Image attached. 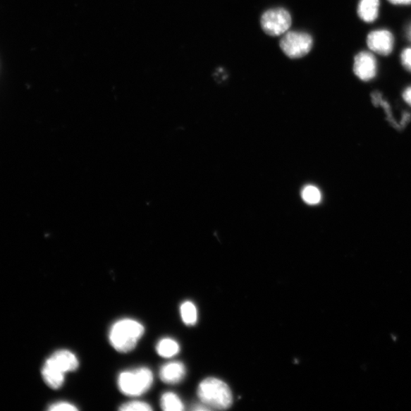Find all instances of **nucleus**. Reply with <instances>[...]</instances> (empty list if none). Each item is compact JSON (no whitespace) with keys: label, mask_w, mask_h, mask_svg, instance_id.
Masks as SVG:
<instances>
[{"label":"nucleus","mask_w":411,"mask_h":411,"mask_svg":"<svg viewBox=\"0 0 411 411\" xmlns=\"http://www.w3.org/2000/svg\"><path fill=\"white\" fill-rule=\"evenodd\" d=\"M400 62L404 68L411 73V47H408L401 52Z\"/></svg>","instance_id":"19"},{"label":"nucleus","mask_w":411,"mask_h":411,"mask_svg":"<svg viewBox=\"0 0 411 411\" xmlns=\"http://www.w3.org/2000/svg\"><path fill=\"white\" fill-rule=\"evenodd\" d=\"M180 351L178 343L171 338L160 340L157 345L158 355L164 358H171L178 355Z\"/></svg>","instance_id":"12"},{"label":"nucleus","mask_w":411,"mask_h":411,"mask_svg":"<svg viewBox=\"0 0 411 411\" xmlns=\"http://www.w3.org/2000/svg\"><path fill=\"white\" fill-rule=\"evenodd\" d=\"M407 37L408 40L411 42V24L407 28Z\"/></svg>","instance_id":"22"},{"label":"nucleus","mask_w":411,"mask_h":411,"mask_svg":"<svg viewBox=\"0 0 411 411\" xmlns=\"http://www.w3.org/2000/svg\"><path fill=\"white\" fill-rule=\"evenodd\" d=\"M367 43L372 52L381 56H388L393 51L395 38L390 31L379 30L369 33Z\"/></svg>","instance_id":"7"},{"label":"nucleus","mask_w":411,"mask_h":411,"mask_svg":"<svg viewBox=\"0 0 411 411\" xmlns=\"http://www.w3.org/2000/svg\"><path fill=\"white\" fill-rule=\"evenodd\" d=\"M403 99L411 106V85L404 91Z\"/></svg>","instance_id":"21"},{"label":"nucleus","mask_w":411,"mask_h":411,"mask_svg":"<svg viewBox=\"0 0 411 411\" xmlns=\"http://www.w3.org/2000/svg\"><path fill=\"white\" fill-rule=\"evenodd\" d=\"M292 18L288 11L282 8L269 9L261 18L264 32L271 36H280L288 32Z\"/></svg>","instance_id":"5"},{"label":"nucleus","mask_w":411,"mask_h":411,"mask_svg":"<svg viewBox=\"0 0 411 411\" xmlns=\"http://www.w3.org/2000/svg\"><path fill=\"white\" fill-rule=\"evenodd\" d=\"M372 102H374L376 106L384 107L387 114V118L388 121L391 123H393L394 126L397 127L398 128H400L399 125H398V123L395 122L394 118H393V116H391L389 104H388L387 102H386V100L384 99V98H382V95L380 92H374V93H372Z\"/></svg>","instance_id":"16"},{"label":"nucleus","mask_w":411,"mask_h":411,"mask_svg":"<svg viewBox=\"0 0 411 411\" xmlns=\"http://www.w3.org/2000/svg\"><path fill=\"white\" fill-rule=\"evenodd\" d=\"M119 410L122 411H151L152 408L150 405L143 403V401L133 400L123 404Z\"/></svg>","instance_id":"17"},{"label":"nucleus","mask_w":411,"mask_h":411,"mask_svg":"<svg viewBox=\"0 0 411 411\" xmlns=\"http://www.w3.org/2000/svg\"><path fill=\"white\" fill-rule=\"evenodd\" d=\"M197 395L209 409L225 410L233 404L231 388L224 381L216 378H208L200 382Z\"/></svg>","instance_id":"2"},{"label":"nucleus","mask_w":411,"mask_h":411,"mask_svg":"<svg viewBox=\"0 0 411 411\" xmlns=\"http://www.w3.org/2000/svg\"><path fill=\"white\" fill-rule=\"evenodd\" d=\"M388 1L391 4L397 6L411 5V0H388Z\"/></svg>","instance_id":"20"},{"label":"nucleus","mask_w":411,"mask_h":411,"mask_svg":"<svg viewBox=\"0 0 411 411\" xmlns=\"http://www.w3.org/2000/svg\"><path fill=\"white\" fill-rule=\"evenodd\" d=\"M49 410L51 411H76L78 408L74 406L73 404L69 403H66V401H61V403H57L53 404Z\"/></svg>","instance_id":"18"},{"label":"nucleus","mask_w":411,"mask_h":411,"mask_svg":"<svg viewBox=\"0 0 411 411\" xmlns=\"http://www.w3.org/2000/svg\"><path fill=\"white\" fill-rule=\"evenodd\" d=\"M64 374L78 369L80 362L74 353L68 350L56 351L46 360Z\"/></svg>","instance_id":"8"},{"label":"nucleus","mask_w":411,"mask_h":411,"mask_svg":"<svg viewBox=\"0 0 411 411\" xmlns=\"http://www.w3.org/2000/svg\"><path fill=\"white\" fill-rule=\"evenodd\" d=\"M161 407L166 411H183L185 409L183 400L173 393H166L162 395Z\"/></svg>","instance_id":"13"},{"label":"nucleus","mask_w":411,"mask_h":411,"mask_svg":"<svg viewBox=\"0 0 411 411\" xmlns=\"http://www.w3.org/2000/svg\"><path fill=\"white\" fill-rule=\"evenodd\" d=\"M186 375V369L183 362H171L162 366L159 371L161 380L166 384L174 385L183 381Z\"/></svg>","instance_id":"9"},{"label":"nucleus","mask_w":411,"mask_h":411,"mask_svg":"<svg viewBox=\"0 0 411 411\" xmlns=\"http://www.w3.org/2000/svg\"><path fill=\"white\" fill-rule=\"evenodd\" d=\"M302 197L304 202L308 204H318L321 200V191L317 187L309 185L302 190Z\"/></svg>","instance_id":"15"},{"label":"nucleus","mask_w":411,"mask_h":411,"mask_svg":"<svg viewBox=\"0 0 411 411\" xmlns=\"http://www.w3.org/2000/svg\"><path fill=\"white\" fill-rule=\"evenodd\" d=\"M42 376L45 384L53 389L60 388L64 384L65 374L47 361L42 369Z\"/></svg>","instance_id":"11"},{"label":"nucleus","mask_w":411,"mask_h":411,"mask_svg":"<svg viewBox=\"0 0 411 411\" xmlns=\"http://www.w3.org/2000/svg\"><path fill=\"white\" fill-rule=\"evenodd\" d=\"M379 0H360L357 13L363 22L371 23L376 20L379 13Z\"/></svg>","instance_id":"10"},{"label":"nucleus","mask_w":411,"mask_h":411,"mask_svg":"<svg viewBox=\"0 0 411 411\" xmlns=\"http://www.w3.org/2000/svg\"><path fill=\"white\" fill-rule=\"evenodd\" d=\"M180 317L187 326H192L197 321V310L192 302L187 301L181 304Z\"/></svg>","instance_id":"14"},{"label":"nucleus","mask_w":411,"mask_h":411,"mask_svg":"<svg viewBox=\"0 0 411 411\" xmlns=\"http://www.w3.org/2000/svg\"><path fill=\"white\" fill-rule=\"evenodd\" d=\"M154 384V374L147 367L122 372L118 384L121 393L128 396H140L149 390Z\"/></svg>","instance_id":"3"},{"label":"nucleus","mask_w":411,"mask_h":411,"mask_svg":"<svg viewBox=\"0 0 411 411\" xmlns=\"http://www.w3.org/2000/svg\"><path fill=\"white\" fill-rule=\"evenodd\" d=\"M378 71V63L374 54L368 51L357 54L353 63V72L357 78L364 82L374 80Z\"/></svg>","instance_id":"6"},{"label":"nucleus","mask_w":411,"mask_h":411,"mask_svg":"<svg viewBox=\"0 0 411 411\" xmlns=\"http://www.w3.org/2000/svg\"><path fill=\"white\" fill-rule=\"evenodd\" d=\"M280 46L283 53L290 59H302L312 50L313 39L307 33L288 32L281 38Z\"/></svg>","instance_id":"4"},{"label":"nucleus","mask_w":411,"mask_h":411,"mask_svg":"<svg viewBox=\"0 0 411 411\" xmlns=\"http://www.w3.org/2000/svg\"><path fill=\"white\" fill-rule=\"evenodd\" d=\"M142 324L133 319H123L111 326L109 338L111 346L120 352H128L135 349L145 334Z\"/></svg>","instance_id":"1"}]
</instances>
